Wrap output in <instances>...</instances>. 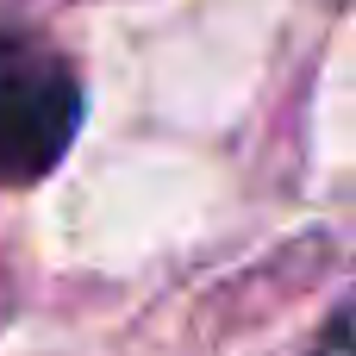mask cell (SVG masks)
Instances as JSON below:
<instances>
[{
    "label": "cell",
    "mask_w": 356,
    "mask_h": 356,
    "mask_svg": "<svg viewBox=\"0 0 356 356\" xmlns=\"http://www.w3.org/2000/svg\"><path fill=\"white\" fill-rule=\"evenodd\" d=\"M75 125H81L75 69L50 44L0 31V188H25L44 169H56Z\"/></svg>",
    "instance_id": "6da1fadb"
},
{
    "label": "cell",
    "mask_w": 356,
    "mask_h": 356,
    "mask_svg": "<svg viewBox=\"0 0 356 356\" xmlns=\"http://www.w3.org/2000/svg\"><path fill=\"white\" fill-rule=\"evenodd\" d=\"M313 356H356V307H344V313L325 325V338H319Z\"/></svg>",
    "instance_id": "7a4b0ae2"
}]
</instances>
